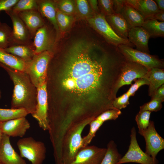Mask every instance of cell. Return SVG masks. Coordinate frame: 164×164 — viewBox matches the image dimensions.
Returning a JSON list of instances; mask_svg holds the SVG:
<instances>
[{
  "mask_svg": "<svg viewBox=\"0 0 164 164\" xmlns=\"http://www.w3.org/2000/svg\"><path fill=\"white\" fill-rule=\"evenodd\" d=\"M79 40L51 70L55 91L71 99L64 108L78 115L97 116L114 108L126 60L118 47Z\"/></svg>",
  "mask_w": 164,
  "mask_h": 164,
  "instance_id": "6da1fadb",
  "label": "cell"
},
{
  "mask_svg": "<svg viewBox=\"0 0 164 164\" xmlns=\"http://www.w3.org/2000/svg\"><path fill=\"white\" fill-rule=\"evenodd\" d=\"M0 67L6 71L14 84L11 108H23L29 114H32L37 104V87L25 72L15 70L0 63Z\"/></svg>",
  "mask_w": 164,
  "mask_h": 164,
  "instance_id": "7a4b0ae2",
  "label": "cell"
},
{
  "mask_svg": "<svg viewBox=\"0 0 164 164\" xmlns=\"http://www.w3.org/2000/svg\"><path fill=\"white\" fill-rule=\"evenodd\" d=\"M94 119L89 118L76 123L67 131L54 155L55 164H69L73 161L79 151L84 147L81 137L83 131Z\"/></svg>",
  "mask_w": 164,
  "mask_h": 164,
  "instance_id": "3957f363",
  "label": "cell"
},
{
  "mask_svg": "<svg viewBox=\"0 0 164 164\" xmlns=\"http://www.w3.org/2000/svg\"><path fill=\"white\" fill-rule=\"evenodd\" d=\"M52 50H46L35 54L32 60L26 63L24 72L37 88L47 81L49 63L53 56Z\"/></svg>",
  "mask_w": 164,
  "mask_h": 164,
  "instance_id": "277c9868",
  "label": "cell"
},
{
  "mask_svg": "<svg viewBox=\"0 0 164 164\" xmlns=\"http://www.w3.org/2000/svg\"><path fill=\"white\" fill-rule=\"evenodd\" d=\"M20 155L30 161L32 164H42L45 159L46 149L44 144L32 137L19 139L17 143Z\"/></svg>",
  "mask_w": 164,
  "mask_h": 164,
  "instance_id": "5b68a950",
  "label": "cell"
},
{
  "mask_svg": "<svg viewBox=\"0 0 164 164\" xmlns=\"http://www.w3.org/2000/svg\"><path fill=\"white\" fill-rule=\"evenodd\" d=\"M87 20L91 27L109 43L117 47L121 44L133 46V45L128 40L121 38L114 32L104 15L100 13L95 14Z\"/></svg>",
  "mask_w": 164,
  "mask_h": 164,
  "instance_id": "8992f818",
  "label": "cell"
},
{
  "mask_svg": "<svg viewBox=\"0 0 164 164\" xmlns=\"http://www.w3.org/2000/svg\"><path fill=\"white\" fill-rule=\"evenodd\" d=\"M118 47L127 61L139 63L149 70L154 68H164V61L155 55L141 52L125 45H120Z\"/></svg>",
  "mask_w": 164,
  "mask_h": 164,
  "instance_id": "52a82bcc",
  "label": "cell"
},
{
  "mask_svg": "<svg viewBox=\"0 0 164 164\" xmlns=\"http://www.w3.org/2000/svg\"><path fill=\"white\" fill-rule=\"evenodd\" d=\"M130 142L128 151L117 164L127 163H136L140 164H158V160L144 152L137 141L135 128L133 127L131 131Z\"/></svg>",
  "mask_w": 164,
  "mask_h": 164,
  "instance_id": "ba28073f",
  "label": "cell"
},
{
  "mask_svg": "<svg viewBox=\"0 0 164 164\" xmlns=\"http://www.w3.org/2000/svg\"><path fill=\"white\" fill-rule=\"evenodd\" d=\"M37 104L32 116L38 122L39 127L44 131L48 130V101L47 81L37 88Z\"/></svg>",
  "mask_w": 164,
  "mask_h": 164,
  "instance_id": "9c48e42d",
  "label": "cell"
},
{
  "mask_svg": "<svg viewBox=\"0 0 164 164\" xmlns=\"http://www.w3.org/2000/svg\"><path fill=\"white\" fill-rule=\"evenodd\" d=\"M138 132L145 139L146 146L145 152L154 158L159 152L164 149V139L156 131L153 121H150L148 128L145 130L138 131Z\"/></svg>",
  "mask_w": 164,
  "mask_h": 164,
  "instance_id": "30bf717a",
  "label": "cell"
},
{
  "mask_svg": "<svg viewBox=\"0 0 164 164\" xmlns=\"http://www.w3.org/2000/svg\"><path fill=\"white\" fill-rule=\"evenodd\" d=\"M12 22V45L16 44L32 45L33 39L26 26L18 15L11 10L5 12Z\"/></svg>",
  "mask_w": 164,
  "mask_h": 164,
  "instance_id": "8fae6325",
  "label": "cell"
},
{
  "mask_svg": "<svg viewBox=\"0 0 164 164\" xmlns=\"http://www.w3.org/2000/svg\"><path fill=\"white\" fill-rule=\"evenodd\" d=\"M149 70L145 66L136 63L126 60L122 72L117 90L125 85L132 84L135 79L144 78Z\"/></svg>",
  "mask_w": 164,
  "mask_h": 164,
  "instance_id": "7c38bea8",
  "label": "cell"
},
{
  "mask_svg": "<svg viewBox=\"0 0 164 164\" xmlns=\"http://www.w3.org/2000/svg\"><path fill=\"white\" fill-rule=\"evenodd\" d=\"M106 150L105 148L87 145L79 151L73 161L69 164H100Z\"/></svg>",
  "mask_w": 164,
  "mask_h": 164,
  "instance_id": "4fadbf2b",
  "label": "cell"
},
{
  "mask_svg": "<svg viewBox=\"0 0 164 164\" xmlns=\"http://www.w3.org/2000/svg\"><path fill=\"white\" fill-rule=\"evenodd\" d=\"M0 163L1 164H26L12 147L10 137L2 133L0 140Z\"/></svg>",
  "mask_w": 164,
  "mask_h": 164,
  "instance_id": "5bb4252c",
  "label": "cell"
},
{
  "mask_svg": "<svg viewBox=\"0 0 164 164\" xmlns=\"http://www.w3.org/2000/svg\"><path fill=\"white\" fill-rule=\"evenodd\" d=\"M33 39L35 54L46 50H51L55 43V39L45 23L37 30Z\"/></svg>",
  "mask_w": 164,
  "mask_h": 164,
  "instance_id": "9a60e30c",
  "label": "cell"
},
{
  "mask_svg": "<svg viewBox=\"0 0 164 164\" xmlns=\"http://www.w3.org/2000/svg\"><path fill=\"white\" fill-rule=\"evenodd\" d=\"M30 127L26 117L21 118L0 123V131L10 137H23Z\"/></svg>",
  "mask_w": 164,
  "mask_h": 164,
  "instance_id": "2e32d148",
  "label": "cell"
},
{
  "mask_svg": "<svg viewBox=\"0 0 164 164\" xmlns=\"http://www.w3.org/2000/svg\"><path fill=\"white\" fill-rule=\"evenodd\" d=\"M28 29L32 39L37 30L45 24L44 21L38 10H31L17 14Z\"/></svg>",
  "mask_w": 164,
  "mask_h": 164,
  "instance_id": "e0dca14e",
  "label": "cell"
},
{
  "mask_svg": "<svg viewBox=\"0 0 164 164\" xmlns=\"http://www.w3.org/2000/svg\"><path fill=\"white\" fill-rule=\"evenodd\" d=\"M150 37L148 33L142 27L131 28L129 29L128 39L137 50L149 54L148 42Z\"/></svg>",
  "mask_w": 164,
  "mask_h": 164,
  "instance_id": "ac0fdd59",
  "label": "cell"
},
{
  "mask_svg": "<svg viewBox=\"0 0 164 164\" xmlns=\"http://www.w3.org/2000/svg\"><path fill=\"white\" fill-rule=\"evenodd\" d=\"M125 3L135 9L145 18L151 19L160 10L152 0H125Z\"/></svg>",
  "mask_w": 164,
  "mask_h": 164,
  "instance_id": "d6986e66",
  "label": "cell"
},
{
  "mask_svg": "<svg viewBox=\"0 0 164 164\" xmlns=\"http://www.w3.org/2000/svg\"><path fill=\"white\" fill-rule=\"evenodd\" d=\"M134 81L135 83L131 85L127 92L114 99L113 102V106L114 108L119 110L125 108L129 104V97L134 96L140 87L144 85H148L149 84L148 81L144 78L137 79Z\"/></svg>",
  "mask_w": 164,
  "mask_h": 164,
  "instance_id": "ffe728a7",
  "label": "cell"
},
{
  "mask_svg": "<svg viewBox=\"0 0 164 164\" xmlns=\"http://www.w3.org/2000/svg\"><path fill=\"white\" fill-rule=\"evenodd\" d=\"M37 4L38 11L43 17L48 20L58 34L60 30L56 21V7L54 1L37 0Z\"/></svg>",
  "mask_w": 164,
  "mask_h": 164,
  "instance_id": "44dd1931",
  "label": "cell"
},
{
  "mask_svg": "<svg viewBox=\"0 0 164 164\" xmlns=\"http://www.w3.org/2000/svg\"><path fill=\"white\" fill-rule=\"evenodd\" d=\"M105 17L109 25L118 36L128 40V27L126 20L121 14L114 13L106 16Z\"/></svg>",
  "mask_w": 164,
  "mask_h": 164,
  "instance_id": "7402d4cb",
  "label": "cell"
},
{
  "mask_svg": "<svg viewBox=\"0 0 164 164\" xmlns=\"http://www.w3.org/2000/svg\"><path fill=\"white\" fill-rule=\"evenodd\" d=\"M4 50L6 52L20 58L26 63L31 60L35 55L33 44L14 45Z\"/></svg>",
  "mask_w": 164,
  "mask_h": 164,
  "instance_id": "603a6c76",
  "label": "cell"
},
{
  "mask_svg": "<svg viewBox=\"0 0 164 164\" xmlns=\"http://www.w3.org/2000/svg\"><path fill=\"white\" fill-rule=\"evenodd\" d=\"M144 78L149 82L148 94L151 97L156 91L164 84V69H152L149 70Z\"/></svg>",
  "mask_w": 164,
  "mask_h": 164,
  "instance_id": "cb8c5ba5",
  "label": "cell"
},
{
  "mask_svg": "<svg viewBox=\"0 0 164 164\" xmlns=\"http://www.w3.org/2000/svg\"><path fill=\"white\" fill-rule=\"evenodd\" d=\"M120 13L126 20L129 29L133 27H142L145 20L144 17L138 12L125 2Z\"/></svg>",
  "mask_w": 164,
  "mask_h": 164,
  "instance_id": "d4e9b609",
  "label": "cell"
},
{
  "mask_svg": "<svg viewBox=\"0 0 164 164\" xmlns=\"http://www.w3.org/2000/svg\"><path fill=\"white\" fill-rule=\"evenodd\" d=\"M0 63L15 70L24 72L26 62L1 48H0Z\"/></svg>",
  "mask_w": 164,
  "mask_h": 164,
  "instance_id": "484cf974",
  "label": "cell"
},
{
  "mask_svg": "<svg viewBox=\"0 0 164 164\" xmlns=\"http://www.w3.org/2000/svg\"><path fill=\"white\" fill-rule=\"evenodd\" d=\"M142 27L148 33L150 38L163 37L164 22L155 19H145Z\"/></svg>",
  "mask_w": 164,
  "mask_h": 164,
  "instance_id": "4316f807",
  "label": "cell"
},
{
  "mask_svg": "<svg viewBox=\"0 0 164 164\" xmlns=\"http://www.w3.org/2000/svg\"><path fill=\"white\" fill-rule=\"evenodd\" d=\"M106 151L100 164H117L121 157L114 142L111 140L108 144Z\"/></svg>",
  "mask_w": 164,
  "mask_h": 164,
  "instance_id": "83f0119b",
  "label": "cell"
},
{
  "mask_svg": "<svg viewBox=\"0 0 164 164\" xmlns=\"http://www.w3.org/2000/svg\"><path fill=\"white\" fill-rule=\"evenodd\" d=\"M29 113L23 108L5 109L0 108V122H4L26 117Z\"/></svg>",
  "mask_w": 164,
  "mask_h": 164,
  "instance_id": "f1b7e54d",
  "label": "cell"
},
{
  "mask_svg": "<svg viewBox=\"0 0 164 164\" xmlns=\"http://www.w3.org/2000/svg\"><path fill=\"white\" fill-rule=\"evenodd\" d=\"M12 31L6 23L0 24V48L4 49L12 46Z\"/></svg>",
  "mask_w": 164,
  "mask_h": 164,
  "instance_id": "f546056e",
  "label": "cell"
},
{
  "mask_svg": "<svg viewBox=\"0 0 164 164\" xmlns=\"http://www.w3.org/2000/svg\"><path fill=\"white\" fill-rule=\"evenodd\" d=\"M31 10H38L37 0H19L11 10L16 14Z\"/></svg>",
  "mask_w": 164,
  "mask_h": 164,
  "instance_id": "4dcf8cb0",
  "label": "cell"
},
{
  "mask_svg": "<svg viewBox=\"0 0 164 164\" xmlns=\"http://www.w3.org/2000/svg\"><path fill=\"white\" fill-rule=\"evenodd\" d=\"M75 2L76 11L80 17L87 19L94 15V13L87 1L77 0Z\"/></svg>",
  "mask_w": 164,
  "mask_h": 164,
  "instance_id": "1f68e13d",
  "label": "cell"
},
{
  "mask_svg": "<svg viewBox=\"0 0 164 164\" xmlns=\"http://www.w3.org/2000/svg\"><path fill=\"white\" fill-rule=\"evenodd\" d=\"M104 123L95 118L90 122L89 124L90 128L88 134L82 138V142L84 147L88 145L93 138L95 136L97 131Z\"/></svg>",
  "mask_w": 164,
  "mask_h": 164,
  "instance_id": "d6a6232c",
  "label": "cell"
},
{
  "mask_svg": "<svg viewBox=\"0 0 164 164\" xmlns=\"http://www.w3.org/2000/svg\"><path fill=\"white\" fill-rule=\"evenodd\" d=\"M57 9L62 13L71 15L76 11L75 2L70 0L54 1Z\"/></svg>",
  "mask_w": 164,
  "mask_h": 164,
  "instance_id": "836d02e7",
  "label": "cell"
},
{
  "mask_svg": "<svg viewBox=\"0 0 164 164\" xmlns=\"http://www.w3.org/2000/svg\"><path fill=\"white\" fill-rule=\"evenodd\" d=\"M56 19L59 30L63 32L66 31L72 23V15L65 14L56 8Z\"/></svg>",
  "mask_w": 164,
  "mask_h": 164,
  "instance_id": "e575fe53",
  "label": "cell"
},
{
  "mask_svg": "<svg viewBox=\"0 0 164 164\" xmlns=\"http://www.w3.org/2000/svg\"><path fill=\"white\" fill-rule=\"evenodd\" d=\"M151 112L148 111H139L135 116V120L138 131L146 129L149 126Z\"/></svg>",
  "mask_w": 164,
  "mask_h": 164,
  "instance_id": "d590c367",
  "label": "cell"
},
{
  "mask_svg": "<svg viewBox=\"0 0 164 164\" xmlns=\"http://www.w3.org/2000/svg\"><path fill=\"white\" fill-rule=\"evenodd\" d=\"M121 114L120 110L111 109L103 112L95 118L104 123L108 120H115Z\"/></svg>",
  "mask_w": 164,
  "mask_h": 164,
  "instance_id": "8d00e7d4",
  "label": "cell"
},
{
  "mask_svg": "<svg viewBox=\"0 0 164 164\" xmlns=\"http://www.w3.org/2000/svg\"><path fill=\"white\" fill-rule=\"evenodd\" d=\"M162 101L156 98H151L150 101L140 107L139 111H148L151 112H157L160 110L162 107Z\"/></svg>",
  "mask_w": 164,
  "mask_h": 164,
  "instance_id": "74e56055",
  "label": "cell"
},
{
  "mask_svg": "<svg viewBox=\"0 0 164 164\" xmlns=\"http://www.w3.org/2000/svg\"><path fill=\"white\" fill-rule=\"evenodd\" d=\"M98 7L101 14L105 16L114 13L113 9V0H99L98 1Z\"/></svg>",
  "mask_w": 164,
  "mask_h": 164,
  "instance_id": "f35d334b",
  "label": "cell"
},
{
  "mask_svg": "<svg viewBox=\"0 0 164 164\" xmlns=\"http://www.w3.org/2000/svg\"><path fill=\"white\" fill-rule=\"evenodd\" d=\"M19 0H0V12H5L12 9Z\"/></svg>",
  "mask_w": 164,
  "mask_h": 164,
  "instance_id": "ab89813d",
  "label": "cell"
},
{
  "mask_svg": "<svg viewBox=\"0 0 164 164\" xmlns=\"http://www.w3.org/2000/svg\"><path fill=\"white\" fill-rule=\"evenodd\" d=\"M125 4V0H113V9L116 13H120Z\"/></svg>",
  "mask_w": 164,
  "mask_h": 164,
  "instance_id": "60d3db41",
  "label": "cell"
},
{
  "mask_svg": "<svg viewBox=\"0 0 164 164\" xmlns=\"http://www.w3.org/2000/svg\"><path fill=\"white\" fill-rule=\"evenodd\" d=\"M151 98H156L164 101V84H163L159 88L151 97Z\"/></svg>",
  "mask_w": 164,
  "mask_h": 164,
  "instance_id": "b9f144b4",
  "label": "cell"
},
{
  "mask_svg": "<svg viewBox=\"0 0 164 164\" xmlns=\"http://www.w3.org/2000/svg\"><path fill=\"white\" fill-rule=\"evenodd\" d=\"M88 2L94 14L99 13L98 1L90 0Z\"/></svg>",
  "mask_w": 164,
  "mask_h": 164,
  "instance_id": "7bdbcfd3",
  "label": "cell"
},
{
  "mask_svg": "<svg viewBox=\"0 0 164 164\" xmlns=\"http://www.w3.org/2000/svg\"><path fill=\"white\" fill-rule=\"evenodd\" d=\"M151 19H154L159 21L164 22V11L160 10L155 13Z\"/></svg>",
  "mask_w": 164,
  "mask_h": 164,
  "instance_id": "ee69618b",
  "label": "cell"
},
{
  "mask_svg": "<svg viewBox=\"0 0 164 164\" xmlns=\"http://www.w3.org/2000/svg\"><path fill=\"white\" fill-rule=\"evenodd\" d=\"M154 1L156 2L159 9L161 11H164V0H155Z\"/></svg>",
  "mask_w": 164,
  "mask_h": 164,
  "instance_id": "f6af8a7d",
  "label": "cell"
},
{
  "mask_svg": "<svg viewBox=\"0 0 164 164\" xmlns=\"http://www.w3.org/2000/svg\"><path fill=\"white\" fill-rule=\"evenodd\" d=\"M2 97V92L0 89V99H1Z\"/></svg>",
  "mask_w": 164,
  "mask_h": 164,
  "instance_id": "bcb514c9",
  "label": "cell"
},
{
  "mask_svg": "<svg viewBox=\"0 0 164 164\" xmlns=\"http://www.w3.org/2000/svg\"><path fill=\"white\" fill-rule=\"evenodd\" d=\"M2 133L0 131V137H1Z\"/></svg>",
  "mask_w": 164,
  "mask_h": 164,
  "instance_id": "7dc6e473",
  "label": "cell"
},
{
  "mask_svg": "<svg viewBox=\"0 0 164 164\" xmlns=\"http://www.w3.org/2000/svg\"><path fill=\"white\" fill-rule=\"evenodd\" d=\"M1 137H0V138H1ZM0 164H1L0 163Z\"/></svg>",
  "mask_w": 164,
  "mask_h": 164,
  "instance_id": "c3c4849f",
  "label": "cell"
},
{
  "mask_svg": "<svg viewBox=\"0 0 164 164\" xmlns=\"http://www.w3.org/2000/svg\"><path fill=\"white\" fill-rule=\"evenodd\" d=\"M1 23V22L0 21V24Z\"/></svg>",
  "mask_w": 164,
  "mask_h": 164,
  "instance_id": "681fc988",
  "label": "cell"
},
{
  "mask_svg": "<svg viewBox=\"0 0 164 164\" xmlns=\"http://www.w3.org/2000/svg\"><path fill=\"white\" fill-rule=\"evenodd\" d=\"M1 122H0V123Z\"/></svg>",
  "mask_w": 164,
  "mask_h": 164,
  "instance_id": "f907efd6",
  "label": "cell"
}]
</instances>
